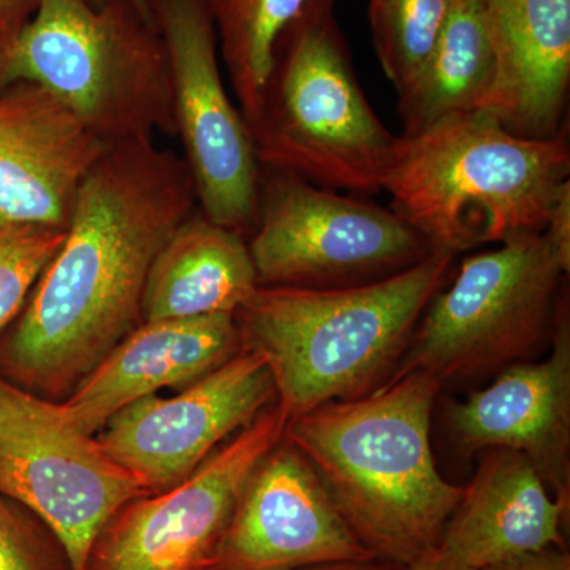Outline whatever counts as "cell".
<instances>
[{
    "label": "cell",
    "mask_w": 570,
    "mask_h": 570,
    "mask_svg": "<svg viewBox=\"0 0 570 570\" xmlns=\"http://www.w3.org/2000/svg\"><path fill=\"white\" fill-rule=\"evenodd\" d=\"M197 190L186 160L151 140L115 142L86 176L66 239L0 332V377L62 403L142 322L157 253Z\"/></svg>",
    "instance_id": "6da1fadb"
},
{
    "label": "cell",
    "mask_w": 570,
    "mask_h": 570,
    "mask_svg": "<svg viewBox=\"0 0 570 570\" xmlns=\"http://www.w3.org/2000/svg\"><path fill=\"white\" fill-rule=\"evenodd\" d=\"M441 389L436 379L414 371L285 425V439L376 560L411 568L433 553L463 497L464 487L442 478L431 450V414Z\"/></svg>",
    "instance_id": "7a4b0ae2"
},
{
    "label": "cell",
    "mask_w": 570,
    "mask_h": 570,
    "mask_svg": "<svg viewBox=\"0 0 570 570\" xmlns=\"http://www.w3.org/2000/svg\"><path fill=\"white\" fill-rule=\"evenodd\" d=\"M455 257L434 250L395 276L351 287L258 285L235 321L243 348L268 366L285 417L387 384Z\"/></svg>",
    "instance_id": "3957f363"
},
{
    "label": "cell",
    "mask_w": 570,
    "mask_h": 570,
    "mask_svg": "<svg viewBox=\"0 0 570 570\" xmlns=\"http://www.w3.org/2000/svg\"><path fill=\"white\" fill-rule=\"evenodd\" d=\"M569 175V129L527 140L474 110L400 135L384 190L428 245L459 255L543 232Z\"/></svg>",
    "instance_id": "277c9868"
},
{
    "label": "cell",
    "mask_w": 570,
    "mask_h": 570,
    "mask_svg": "<svg viewBox=\"0 0 570 570\" xmlns=\"http://www.w3.org/2000/svg\"><path fill=\"white\" fill-rule=\"evenodd\" d=\"M335 3L309 0L281 33L246 124L262 168L371 197L384 190L397 137L360 88Z\"/></svg>",
    "instance_id": "5b68a950"
},
{
    "label": "cell",
    "mask_w": 570,
    "mask_h": 570,
    "mask_svg": "<svg viewBox=\"0 0 570 570\" xmlns=\"http://www.w3.org/2000/svg\"><path fill=\"white\" fill-rule=\"evenodd\" d=\"M17 81L43 86L107 145L176 137L163 36L130 0H40L0 48V89Z\"/></svg>",
    "instance_id": "8992f818"
},
{
    "label": "cell",
    "mask_w": 570,
    "mask_h": 570,
    "mask_svg": "<svg viewBox=\"0 0 570 570\" xmlns=\"http://www.w3.org/2000/svg\"><path fill=\"white\" fill-rule=\"evenodd\" d=\"M568 276L542 232L468 255L428 303L393 377L419 371L444 387L540 358Z\"/></svg>",
    "instance_id": "52a82bcc"
},
{
    "label": "cell",
    "mask_w": 570,
    "mask_h": 570,
    "mask_svg": "<svg viewBox=\"0 0 570 570\" xmlns=\"http://www.w3.org/2000/svg\"><path fill=\"white\" fill-rule=\"evenodd\" d=\"M247 247L258 285L299 288L376 283L434 253L392 208L266 168Z\"/></svg>",
    "instance_id": "ba28073f"
},
{
    "label": "cell",
    "mask_w": 570,
    "mask_h": 570,
    "mask_svg": "<svg viewBox=\"0 0 570 570\" xmlns=\"http://www.w3.org/2000/svg\"><path fill=\"white\" fill-rule=\"evenodd\" d=\"M0 494L31 510L86 570L94 540L127 502L149 494L59 403L0 377Z\"/></svg>",
    "instance_id": "9c48e42d"
},
{
    "label": "cell",
    "mask_w": 570,
    "mask_h": 570,
    "mask_svg": "<svg viewBox=\"0 0 570 570\" xmlns=\"http://www.w3.org/2000/svg\"><path fill=\"white\" fill-rule=\"evenodd\" d=\"M170 67L176 137L198 208L249 239L257 223L262 167L249 129L225 89L217 37L205 0H148Z\"/></svg>",
    "instance_id": "30bf717a"
},
{
    "label": "cell",
    "mask_w": 570,
    "mask_h": 570,
    "mask_svg": "<svg viewBox=\"0 0 570 570\" xmlns=\"http://www.w3.org/2000/svg\"><path fill=\"white\" fill-rule=\"evenodd\" d=\"M285 425L275 401L178 485L124 504L94 540L86 570H213L239 494Z\"/></svg>",
    "instance_id": "8fae6325"
},
{
    "label": "cell",
    "mask_w": 570,
    "mask_h": 570,
    "mask_svg": "<svg viewBox=\"0 0 570 570\" xmlns=\"http://www.w3.org/2000/svg\"><path fill=\"white\" fill-rule=\"evenodd\" d=\"M275 401L264 358L242 348L176 395H148L121 409L96 439L149 494L160 493L194 474Z\"/></svg>",
    "instance_id": "7c38bea8"
},
{
    "label": "cell",
    "mask_w": 570,
    "mask_h": 570,
    "mask_svg": "<svg viewBox=\"0 0 570 570\" xmlns=\"http://www.w3.org/2000/svg\"><path fill=\"white\" fill-rule=\"evenodd\" d=\"M371 558L284 436L239 494L213 570H298Z\"/></svg>",
    "instance_id": "4fadbf2b"
},
{
    "label": "cell",
    "mask_w": 570,
    "mask_h": 570,
    "mask_svg": "<svg viewBox=\"0 0 570 570\" xmlns=\"http://www.w3.org/2000/svg\"><path fill=\"white\" fill-rule=\"evenodd\" d=\"M445 414L466 456L515 450L531 461L551 497L570 508L569 291L546 356L505 367L485 389L449 403Z\"/></svg>",
    "instance_id": "5bb4252c"
},
{
    "label": "cell",
    "mask_w": 570,
    "mask_h": 570,
    "mask_svg": "<svg viewBox=\"0 0 570 570\" xmlns=\"http://www.w3.org/2000/svg\"><path fill=\"white\" fill-rule=\"evenodd\" d=\"M108 146L43 86L0 89V214L69 227L78 190Z\"/></svg>",
    "instance_id": "9a60e30c"
},
{
    "label": "cell",
    "mask_w": 570,
    "mask_h": 570,
    "mask_svg": "<svg viewBox=\"0 0 570 570\" xmlns=\"http://www.w3.org/2000/svg\"><path fill=\"white\" fill-rule=\"evenodd\" d=\"M242 348L234 314L142 321L59 406L71 425L96 436L121 409L189 387Z\"/></svg>",
    "instance_id": "2e32d148"
},
{
    "label": "cell",
    "mask_w": 570,
    "mask_h": 570,
    "mask_svg": "<svg viewBox=\"0 0 570 570\" xmlns=\"http://www.w3.org/2000/svg\"><path fill=\"white\" fill-rule=\"evenodd\" d=\"M497 78L482 110L527 140L568 127L570 0H482Z\"/></svg>",
    "instance_id": "e0dca14e"
},
{
    "label": "cell",
    "mask_w": 570,
    "mask_h": 570,
    "mask_svg": "<svg viewBox=\"0 0 570 570\" xmlns=\"http://www.w3.org/2000/svg\"><path fill=\"white\" fill-rule=\"evenodd\" d=\"M480 455L439 540V553L482 570L564 546L569 505L551 497L531 461L510 449H487Z\"/></svg>",
    "instance_id": "ac0fdd59"
},
{
    "label": "cell",
    "mask_w": 570,
    "mask_h": 570,
    "mask_svg": "<svg viewBox=\"0 0 570 570\" xmlns=\"http://www.w3.org/2000/svg\"><path fill=\"white\" fill-rule=\"evenodd\" d=\"M257 287L246 239L214 224L197 206L153 261L142 321L235 316Z\"/></svg>",
    "instance_id": "d6986e66"
},
{
    "label": "cell",
    "mask_w": 570,
    "mask_h": 570,
    "mask_svg": "<svg viewBox=\"0 0 570 570\" xmlns=\"http://www.w3.org/2000/svg\"><path fill=\"white\" fill-rule=\"evenodd\" d=\"M497 78V58L482 0H450L433 52L415 80L397 92L403 134L423 132L448 116L482 110Z\"/></svg>",
    "instance_id": "ffe728a7"
},
{
    "label": "cell",
    "mask_w": 570,
    "mask_h": 570,
    "mask_svg": "<svg viewBox=\"0 0 570 570\" xmlns=\"http://www.w3.org/2000/svg\"><path fill=\"white\" fill-rule=\"evenodd\" d=\"M225 69L245 121L257 111L284 29L309 0H205Z\"/></svg>",
    "instance_id": "44dd1931"
},
{
    "label": "cell",
    "mask_w": 570,
    "mask_h": 570,
    "mask_svg": "<svg viewBox=\"0 0 570 570\" xmlns=\"http://www.w3.org/2000/svg\"><path fill=\"white\" fill-rule=\"evenodd\" d=\"M449 9L450 0H367L374 50L396 92L425 66Z\"/></svg>",
    "instance_id": "7402d4cb"
},
{
    "label": "cell",
    "mask_w": 570,
    "mask_h": 570,
    "mask_svg": "<svg viewBox=\"0 0 570 570\" xmlns=\"http://www.w3.org/2000/svg\"><path fill=\"white\" fill-rule=\"evenodd\" d=\"M67 228L20 223L0 214V332L18 316Z\"/></svg>",
    "instance_id": "603a6c76"
},
{
    "label": "cell",
    "mask_w": 570,
    "mask_h": 570,
    "mask_svg": "<svg viewBox=\"0 0 570 570\" xmlns=\"http://www.w3.org/2000/svg\"><path fill=\"white\" fill-rule=\"evenodd\" d=\"M0 570H71L61 543L36 515L0 494Z\"/></svg>",
    "instance_id": "cb8c5ba5"
},
{
    "label": "cell",
    "mask_w": 570,
    "mask_h": 570,
    "mask_svg": "<svg viewBox=\"0 0 570 570\" xmlns=\"http://www.w3.org/2000/svg\"><path fill=\"white\" fill-rule=\"evenodd\" d=\"M542 234L566 272H570V179L558 190Z\"/></svg>",
    "instance_id": "d4e9b609"
},
{
    "label": "cell",
    "mask_w": 570,
    "mask_h": 570,
    "mask_svg": "<svg viewBox=\"0 0 570 570\" xmlns=\"http://www.w3.org/2000/svg\"><path fill=\"white\" fill-rule=\"evenodd\" d=\"M482 570H570V554L564 546H551Z\"/></svg>",
    "instance_id": "484cf974"
},
{
    "label": "cell",
    "mask_w": 570,
    "mask_h": 570,
    "mask_svg": "<svg viewBox=\"0 0 570 570\" xmlns=\"http://www.w3.org/2000/svg\"><path fill=\"white\" fill-rule=\"evenodd\" d=\"M40 0H0V48H6L20 36L32 20Z\"/></svg>",
    "instance_id": "4316f807"
},
{
    "label": "cell",
    "mask_w": 570,
    "mask_h": 570,
    "mask_svg": "<svg viewBox=\"0 0 570 570\" xmlns=\"http://www.w3.org/2000/svg\"><path fill=\"white\" fill-rule=\"evenodd\" d=\"M298 570H407V568L371 558V560L332 562V564L313 566V568Z\"/></svg>",
    "instance_id": "83f0119b"
},
{
    "label": "cell",
    "mask_w": 570,
    "mask_h": 570,
    "mask_svg": "<svg viewBox=\"0 0 570 570\" xmlns=\"http://www.w3.org/2000/svg\"><path fill=\"white\" fill-rule=\"evenodd\" d=\"M407 570H478L474 568H469L466 564H461L459 561L450 560V558L444 557V554L439 553L438 550H434L433 553L428 554V557L422 558V560L412 564Z\"/></svg>",
    "instance_id": "f1b7e54d"
},
{
    "label": "cell",
    "mask_w": 570,
    "mask_h": 570,
    "mask_svg": "<svg viewBox=\"0 0 570 570\" xmlns=\"http://www.w3.org/2000/svg\"><path fill=\"white\" fill-rule=\"evenodd\" d=\"M92 7H100L105 2V0H88ZM130 2L135 3L142 11V13L149 14L151 17V11H149L148 0H130Z\"/></svg>",
    "instance_id": "f546056e"
}]
</instances>
